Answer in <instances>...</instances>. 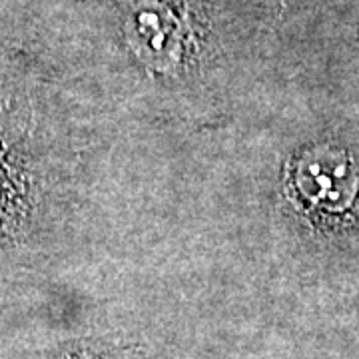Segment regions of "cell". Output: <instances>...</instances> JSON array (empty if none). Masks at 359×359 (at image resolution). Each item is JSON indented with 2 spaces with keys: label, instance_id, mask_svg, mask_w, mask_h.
Here are the masks:
<instances>
[{
  "label": "cell",
  "instance_id": "obj_1",
  "mask_svg": "<svg viewBox=\"0 0 359 359\" xmlns=\"http://www.w3.org/2000/svg\"><path fill=\"white\" fill-rule=\"evenodd\" d=\"M18 152V146H11L8 132L0 130V190L6 188L8 192L14 186L20 184V176L13 174H26V166L20 162H11V158Z\"/></svg>",
  "mask_w": 359,
  "mask_h": 359
}]
</instances>
